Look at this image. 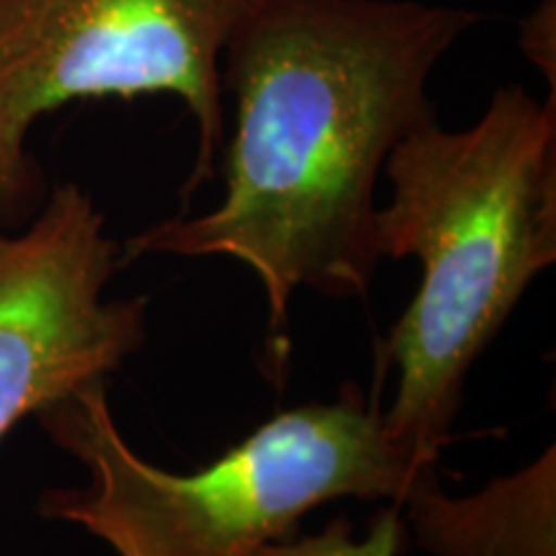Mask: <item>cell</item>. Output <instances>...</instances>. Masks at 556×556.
Masks as SVG:
<instances>
[{"label":"cell","instance_id":"cell-1","mask_svg":"<svg viewBox=\"0 0 556 556\" xmlns=\"http://www.w3.org/2000/svg\"><path fill=\"white\" fill-rule=\"evenodd\" d=\"M479 21L428 0H261L222 62L235 96L225 197L137 232L122 261H238L258 278L274 330L299 289L366 296L387 157L435 122L430 78Z\"/></svg>","mask_w":556,"mask_h":556},{"label":"cell","instance_id":"cell-3","mask_svg":"<svg viewBox=\"0 0 556 556\" xmlns=\"http://www.w3.org/2000/svg\"><path fill=\"white\" fill-rule=\"evenodd\" d=\"M52 443L86 467V486L39 497V513L78 526L119 556H248L289 539L336 500L405 505L438 484L389 441L377 400L358 392L278 413L193 475L155 467L129 446L96 384L37 415Z\"/></svg>","mask_w":556,"mask_h":556},{"label":"cell","instance_id":"cell-5","mask_svg":"<svg viewBox=\"0 0 556 556\" xmlns=\"http://www.w3.org/2000/svg\"><path fill=\"white\" fill-rule=\"evenodd\" d=\"M122 250L78 184L0 235V443L26 417L106 384L148 340V296L106 299Z\"/></svg>","mask_w":556,"mask_h":556},{"label":"cell","instance_id":"cell-8","mask_svg":"<svg viewBox=\"0 0 556 556\" xmlns=\"http://www.w3.org/2000/svg\"><path fill=\"white\" fill-rule=\"evenodd\" d=\"M518 41L526 60L544 75L548 93H556V0H541L526 18H520Z\"/></svg>","mask_w":556,"mask_h":556},{"label":"cell","instance_id":"cell-7","mask_svg":"<svg viewBox=\"0 0 556 556\" xmlns=\"http://www.w3.org/2000/svg\"><path fill=\"white\" fill-rule=\"evenodd\" d=\"M407 523L400 505H387L374 516L366 536H353L345 516L330 520L319 533L281 539L248 556H400L407 541Z\"/></svg>","mask_w":556,"mask_h":556},{"label":"cell","instance_id":"cell-4","mask_svg":"<svg viewBox=\"0 0 556 556\" xmlns=\"http://www.w3.org/2000/svg\"><path fill=\"white\" fill-rule=\"evenodd\" d=\"M261 0H0V222L39 204L29 135L80 99L173 96L197 124L184 204L217 173L222 62Z\"/></svg>","mask_w":556,"mask_h":556},{"label":"cell","instance_id":"cell-2","mask_svg":"<svg viewBox=\"0 0 556 556\" xmlns=\"http://www.w3.org/2000/svg\"><path fill=\"white\" fill-rule=\"evenodd\" d=\"M379 258H415L420 289L389 332L397 392L381 422L415 467L438 469L464 384L556 261V93H492L467 129L428 122L387 157Z\"/></svg>","mask_w":556,"mask_h":556},{"label":"cell","instance_id":"cell-6","mask_svg":"<svg viewBox=\"0 0 556 556\" xmlns=\"http://www.w3.org/2000/svg\"><path fill=\"white\" fill-rule=\"evenodd\" d=\"M402 516L428 556H556V446L471 495L428 486Z\"/></svg>","mask_w":556,"mask_h":556}]
</instances>
